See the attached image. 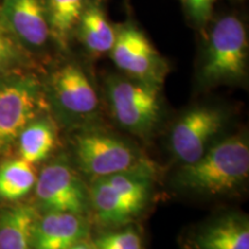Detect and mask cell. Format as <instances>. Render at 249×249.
Listing matches in <instances>:
<instances>
[{"label": "cell", "mask_w": 249, "mask_h": 249, "mask_svg": "<svg viewBox=\"0 0 249 249\" xmlns=\"http://www.w3.org/2000/svg\"><path fill=\"white\" fill-rule=\"evenodd\" d=\"M248 176V141L234 135L213 143L197 160L182 164L176 182L179 188L197 194L219 195L235 191Z\"/></svg>", "instance_id": "6da1fadb"}, {"label": "cell", "mask_w": 249, "mask_h": 249, "mask_svg": "<svg viewBox=\"0 0 249 249\" xmlns=\"http://www.w3.org/2000/svg\"><path fill=\"white\" fill-rule=\"evenodd\" d=\"M152 174L126 172L93 179L89 203L96 219L105 226H120L132 220L147 205Z\"/></svg>", "instance_id": "7a4b0ae2"}, {"label": "cell", "mask_w": 249, "mask_h": 249, "mask_svg": "<svg viewBox=\"0 0 249 249\" xmlns=\"http://www.w3.org/2000/svg\"><path fill=\"white\" fill-rule=\"evenodd\" d=\"M248 36L245 24L235 15H226L214 23L201 66L205 86L235 83L247 73Z\"/></svg>", "instance_id": "3957f363"}, {"label": "cell", "mask_w": 249, "mask_h": 249, "mask_svg": "<svg viewBox=\"0 0 249 249\" xmlns=\"http://www.w3.org/2000/svg\"><path fill=\"white\" fill-rule=\"evenodd\" d=\"M74 154L80 170L93 179L126 172H154L152 164L132 144L97 130L76 135Z\"/></svg>", "instance_id": "277c9868"}, {"label": "cell", "mask_w": 249, "mask_h": 249, "mask_svg": "<svg viewBox=\"0 0 249 249\" xmlns=\"http://www.w3.org/2000/svg\"><path fill=\"white\" fill-rule=\"evenodd\" d=\"M44 104L42 87L34 76H0V154L18 141L24 127L37 119Z\"/></svg>", "instance_id": "5b68a950"}, {"label": "cell", "mask_w": 249, "mask_h": 249, "mask_svg": "<svg viewBox=\"0 0 249 249\" xmlns=\"http://www.w3.org/2000/svg\"><path fill=\"white\" fill-rule=\"evenodd\" d=\"M107 95L112 113L124 128L141 136L154 129L160 114V87L132 77H112Z\"/></svg>", "instance_id": "8992f818"}, {"label": "cell", "mask_w": 249, "mask_h": 249, "mask_svg": "<svg viewBox=\"0 0 249 249\" xmlns=\"http://www.w3.org/2000/svg\"><path fill=\"white\" fill-rule=\"evenodd\" d=\"M114 65L127 76L161 87L170 68L152 43L135 24L116 28V40L110 51Z\"/></svg>", "instance_id": "52a82bcc"}, {"label": "cell", "mask_w": 249, "mask_h": 249, "mask_svg": "<svg viewBox=\"0 0 249 249\" xmlns=\"http://www.w3.org/2000/svg\"><path fill=\"white\" fill-rule=\"evenodd\" d=\"M34 188L40 207L48 213L83 214L88 210V188L65 161H54L45 166Z\"/></svg>", "instance_id": "ba28073f"}, {"label": "cell", "mask_w": 249, "mask_h": 249, "mask_svg": "<svg viewBox=\"0 0 249 249\" xmlns=\"http://www.w3.org/2000/svg\"><path fill=\"white\" fill-rule=\"evenodd\" d=\"M225 124L224 112L217 107H197L187 111L174 124L171 148L182 164L197 160L213 144V140Z\"/></svg>", "instance_id": "9c48e42d"}, {"label": "cell", "mask_w": 249, "mask_h": 249, "mask_svg": "<svg viewBox=\"0 0 249 249\" xmlns=\"http://www.w3.org/2000/svg\"><path fill=\"white\" fill-rule=\"evenodd\" d=\"M51 87L55 102L68 116L88 118L97 111L98 95L80 65L67 62L55 71Z\"/></svg>", "instance_id": "30bf717a"}, {"label": "cell", "mask_w": 249, "mask_h": 249, "mask_svg": "<svg viewBox=\"0 0 249 249\" xmlns=\"http://www.w3.org/2000/svg\"><path fill=\"white\" fill-rule=\"evenodd\" d=\"M0 12L21 44L31 48L46 44L51 31L43 0H2Z\"/></svg>", "instance_id": "8fae6325"}, {"label": "cell", "mask_w": 249, "mask_h": 249, "mask_svg": "<svg viewBox=\"0 0 249 249\" xmlns=\"http://www.w3.org/2000/svg\"><path fill=\"white\" fill-rule=\"evenodd\" d=\"M89 226L83 214L48 213L36 223L34 249H68L83 241Z\"/></svg>", "instance_id": "7c38bea8"}, {"label": "cell", "mask_w": 249, "mask_h": 249, "mask_svg": "<svg viewBox=\"0 0 249 249\" xmlns=\"http://www.w3.org/2000/svg\"><path fill=\"white\" fill-rule=\"evenodd\" d=\"M192 249H249L247 218L230 214L218 218L193 235Z\"/></svg>", "instance_id": "4fadbf2b"}, {"label": "cell", "mask_w": 249, "mask_h": 249, "mask_svg": "<svg viewBox=\"0 0 249 249\" xmlns=\"http://www.w3.org/2000/svg\"><path fill=\"white\" fill-rule=\"evenodd\" d=\"M38 213L35 207L20 204L0 211V249H34Z\"/></svg>", "instance_id": "5bb4252c"}, {"label": "cell", "mask_w": 249, "mask_h": 249, "mask_svg": "<svg viewBox=\"0 0 249 249\" xmlns=\"http://www.w3.org/2000/svg\"><path fill=\"white\" fill-rule=\"evenodd\" d=\"M76 29L82 43L91 53H110L116 40V29L97 0L87 2Z\"/></svg>", "instance_id": "9a60e30c"}, {"label": "cell", "mask_w": 249, "mask_h": 249, "mask_svg": "<svg viewBox=\"0 0 249 249\" xmlns=\"http://www.w3.org/2000/svg\"><path fill=\"white\" fill-rule=\"evenodd\" d=\"M21 158L35 164L45 160L57 143L54 126L49 119H35L24 127L18 138Z\"/></svg>", "instance_id": "2e32d148"}, {"label": "cell", "mask_w": 249, "mask_h": 249, "mask_svg": "<svg viewBox=\"0 0 249 249\" xmlns=\"http://www.w3.org/2000/svg\"><path fill=\"white\" fill-rule=\"evenodd\" d=\"M88 0H46L51 35L61 45H66L79 23Z\"/></svg>", "instance_id": "e0dca14e"}, {"label": "cell", "mask_w": 249, "mask_h": 249, "mask_svg": "<svg viewBox=\"0 0 249 249\" xmlns=\"http://www.w3.org/2000/svg\"><path fill=\"white\" fill-rule=\"evenodd\" d=\"M37 177L33 164L18 158L6 161L0 166V197L17 201L35 187Z\"/></svg>", "instance_id": "ac0fdd59"}, {"label": "cell", "mask_w": 249, "mask_h": 249, "mask_svg": "<svg viewBox=\"0 0 249 249\" xmlns=\"http://www.w3.org/2000/svg\"><path fill=\"white\" fill-rule=\"evenodd\" d=\"M20 44L0 12V76L11 73L22 61Z\"/></svg>", "instance_id": "d6986e66"}, {"label": "cell", "mask_w": 249, "mask_h": 249, "mask_svg": "<svg viewBox=\"0 0 249 249\" xmlns=\"http://www.w3.org/2000/svg\"><path fill=\"white\" fill-rule=\"evenodd\" d=\"M92 246L95 249H143L141 235L132 227L98 236Z\"/></svg>", "instance_id": "ffe728a7"}, {"label": "cell", "mask_w": 249, "mask_h": 249, "mask_svg": "<svg viewBox=\"0 0 249 249\" xmlns=\"http://www.w3.org/2000/svg\"><path fill=\"white\" fill-rule=\"evenodd\" d=\"M191 20L197 27H204L213 17L218 0H180Z\"/></svg>", "instance_id": "44dd1931"}, {"label": "cell", "mask_w": 249, "mask_h": 249, "mask_svg": "<svg viewBox=\"0 0 249 249\" xmlns=\"http://www.w3.org/2000/svg\"><path fill=\"white\" fill-rule=\"evenodd\" d=\"M68 249H95V248H93L92 245L86 244L85 240H83V241L77 242V244H75V245H73L71 247H70Z\"/></svg>", "instance_id": "7402d4cb"}]
</instances>
